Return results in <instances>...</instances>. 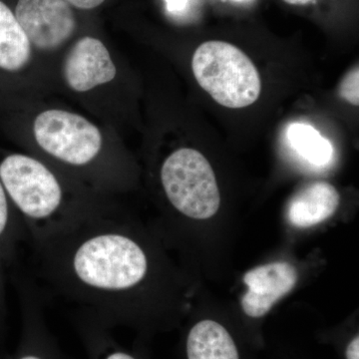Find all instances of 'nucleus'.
Segmentation results:
<instances>
[{"label":"nucleus","mask_w":359,"mask_h":359,"mask_svg":"<svg viewBox=\"0 0 359 359\" xmlns=\"http://www.w3.org/2000/svg\"><path fill=\"white\" fill-rule=\"evenodd\" d=\"M339 203V193L334 186L327 182H313L290 200L287 219L295 228H311L330 219Z\"/></svg>","instance_id":"6e6552de"},{"label":"nucleus","mask_w":359,"mask_h":359,"mask_svg":"<svg viewBox=\"0 0 359 359\" xmlns=\"http://www.w3.org/2000/svg\"><path fill=\"white\" fill-rule=\"evenodd\" d=\"M359 69L358 66L347 73L339 86V95L353 106L359 105Z\"/></svg>","instance_id":"2eb2a0df"},{"label":"nucleus","mask_w":359,"mask_h":359,"mask_svg":"<svg viewBox=\"0 0 359 359\" xmlns=\"http://www.w3.org/2000/svg\"><path fill=\"white\" fill-rule=\"evenodd\" d=\"M160 178L167 200L180 214L193 219H207L219 211L221 195L216 175L199 151H175L163 163Z\"/></svg>","instance_id":"7ed1b4c3"},{"label":"nucleus","mask_w":359,"mask_h":359,"mask_svg":"<svg viewBox=\"0 0 359 359\" xmlns=\"http://www.w3.org/2000/svg\"><path fill=\"white\" fill-rule=\"evenodd\" d=\"M184 354L185 359H244L230 330L210 318L197 321L188 330Z\"/></svg>","instance_id":"1a4fd4ad"},{"label":"nucleus","mask_w":359,"mask_h":359,"mask_svg":"<svg viewBox=\"0 0 359 359\" xmlns=\"http://www.w3.org/2000/svg\"><path fill=\"white\" fill-rule=\"evenodd\" d=\"M290 6H306V4H311L314 0H283Z\"/></svg>","instance_id":"f3484780"},{"label":"nucleus","mask_w":359,"mask_h":359,"mask_svg":"<svg viewBox=\"0 0 359 359\" xmlns=\"http://www.w3.org/2000/svg\"><path fill=\"white\" fill-rule=\"evenodd\" d=\"M89 359H146L141 353L121 346L109 328L90 320L82 327Z\"/></svg>","instance_id":"ddd939ff"},{"label":"nucleus","mask_w":359,"mask_h":359,"mask_svg":"<svg viewBox=\"0 0 359 359\" xmlns=\"http://www.w3.org/2000/svg\"><path fill=\"white\" fill-rule=\"evenodd\" d=\"M14 14L30 44L39 50H55L76 30L74 13L63 0H18Z\"/></svg>","instance_id":"39448f33"},{"label":"nucleus","mask_w":359,"mask_h":359,"mask_svg":"<svg viewBox=\"0 0 359 359\" xmlns=\"http://www.w3.org/2000/svg\"><path fill=\"white\" fill-rule=\"evenodd\" d=\"M287 137L295 152L313 166H325L332 159V143L311 125L292 123L287 128Z\"/></svg>","instance_id":"f8f14e48"},{"label":"nucleus","mask_w":359,"mask_h":359,"mask_svg":"<svg viewBox=\"0 0 359 359\" xmlns=\"http://www.w3.org/2000/svg\"><path fill=\"white\" fill-rule=\"evenodd\" d=\"M11 207L13 205L0 182V283L2 264L11 257L20 236V224L16 223Z\"/></svg>","instance_id":"4468645a"},{"label":"nucleus","mask_w":359,"mask_h":359,"mask_svg":"<svg viewBox=\"0 0 359 359\" xmlns=\"http://www.w3.org/2000/svg\"><path fill=\"white\" fill-rule=\"evenodd\" d=\"M116 66L110 52L101 40L82 37L75 42L63 63V76L71 90L79 93L90 91L113 81Z\"/></svg>","instance_id":"0eeeda50"},{"label":"nucleus","mask_w":359,"mask_h":359,"mask_svg":"<svg viewBox=\"0 0 359 359\" xmlns=\"http://www.w3.org/2000/svg\"><path fill=\"white\" fill-rule=\"evenodd\" d=\"M192 70L200 86L224 107H248L261 95V76L256 65L228 42L214 40L201 44L193 55Z\"/></svg>","instance_id":"f03ea898"},{"label":"nucleus","mask_w":359,"mask_h":359,"mask_svg":"<svg viewBox=\"0 0 359 359\" xmlns=\"http://www.w3.org/2000/svg\"><path fill=\"white\" fill-rule=\"evenodd\" d=\"M11 359H65L33 299L25 304L20 342Z\"/></svg>","instance_id":"9d476101"},{"label":"nucleus","mask_w":359,"mask_h":359,"mask_svg":"<svg viewBox=\"0 0 359 359\" xmlns=\"http://www.w3.org/2000/svg\"><path fill=\"white\" fill-rule=\"evenodd\" d=\"M32 58V44L16 16L0 0V69L16 72Z\"/></svg>","instance_id":"9b49d317"},{"label":"nucleus","mask_w":359,"mask_h":359,"mask_svg":"<svg viewBox=\"0 0 359 359\" xmlns=\"http://www.w3.org/2000/svg\"><path fill=\"white\" fill-rule=\"evenodd\" d=\"M33 132L39 147L66 166L88 167L102 151L100 130L76 113L44 111L35 119Z\"/></svg>","instance_id":"20e7f679"},{"label":"nucleus","mask_w":359,"mask_h":359,"mask_svg":"<svg viewBox=\"0 0 359 359\" xmlns=\"http://www.w3.org/2000/svg\"><path fill=\"white\" fill-rule=\"evenodd\" d=\"M0 182L33 242L95 212L81 214L70 209L58 177L41 161L28 155L6 156L0 162Z\"/></svg>","instance_id":"f257e3e1"},{"label":"nucleus","mask_w":359,"mask_h":359,"mask_svg":"<svg viewBox=\"0 0 359 359\" xmlns=\"http://www.w3.org/2000/svg\"><path fill=\"white\" fill-rule=\"evenodd\" d=\"M66 4L76 7V8L90 11L100 6L105 0H63Z\"/></svg>","instance_id":"dca6fc26"},{"label":"nucleus","mask_w":359,"mask_h":359,"mask_svg":"<svg viewBox=\"0 0 359 359\" xmlns=\"http://www.w3.org/2000/svg\"><path fill=\"white\" fill-rule=\"evenodd\" d=\"M299 280L292 264L276 262L250 269L243 280L248 292L241 299V306L248 318H264L276 302L292 292Z\"/></svg>","instance_id":"423d86ee"},{"label":"nucleus","mask_w":359,"mask_h":359,"mask_svg":"<svg viewBox=\"0 0 359 359\" xmlns=\"http://www.w3.org/2000/svg\"><path fill=\"white\" fill-rule=\"evenodd\" d=\"M169 6H173L174 8H178L180 4H182V0H168Z\"/></svg>","instance_id":"a211bd4d"}]
</instances>
